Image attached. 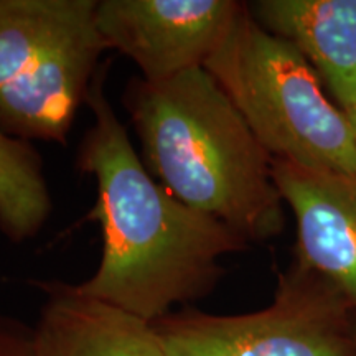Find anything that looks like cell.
<instances>
[{"label":"cell","mask_w":356,"mask_h":356,"mask_svg":"<svg viewBox=\"0 0 356 356\" xmlns=\"http://www.w3.org/2000/svg\"><path fill=\"white\" fill-rule=\"evenodd\" d=\"M106 74L108 65H101L89 86L95 124L76 155V167L97 185L89 218L102 226V252L96 273L76 289L154 323L175 305L208 296L225 273L221 257L249 241L150 175L106 96Z\"/></svg>","instance_id":"6da1fadb"},{"label":"cell","mask_w":356,"mask_h":356,"mask_svg":"<svg viewBox=\"0 0 356 356\" xmlns=\"http://www.w3.org/2000/svg\"><path fill=\"white\" fill-rule=\"evenodd\" d=\"M122 104L145 168L178 200L249 243L282 233L273 157L203 66L159 83L132 78Z\"/></svg>","instance_id":"7a4b0ae2"},{"label":"cell","mask_w":356,"mask_h":356,"mask_svg":"<svg viewBox=\"0 0 356 356\" xmlns=\"http://www.w3.org/2000/svg\"><path fill=\"white\" fill-rule=\"evenodd\" d=\"M273 159L312 170L356 173V139L322 79L287 40L243 3L228 37L203 66Z\"/></svg>","instance_id":"3957f363"},{"label":"cell","mask_w":356,"mask_h":356,"mask_svg":"<svg viewBox=\"0 0 356 356\" xmlns=\"http://www.w3.org/2000/svg\"><path fill=\"white\" fill-rule=\"evenodd\" d=\"M97 0H0V131L66 144L108 50Z\"/></svg>","instance_id":"277c9868"},{"label":"cell","mask_w":356,"mask_h":356,"mask_svg":"<svg viewBox=\"0 0 356 356\" xmlns=\"http://www.w3.org/2000/svg\"><path fill=\"white\" fill-rule=\"evenodd\" d=\"M353 312L327 280L293 261L264 309H184L152 325L165 356H356Z\"/></svg>","instance_id":"5b68a950"},{"label":"cell","mask_w":356,"mask_h":356,"mask_svg":"<svg viewBox=\"0 0 356 356\" xmlns=\"http://www.w3.org/2000/svg\"><path fill=\"white\" fill-rule=\"evenodd\" d=\"M241 8L234 0H97L96 26L142 79L159 83L204 66Z\"/></svg>","instance_id":"8992f818"},{"label":"cell","mask_w":356,"mask_h":356,"mask_svg":"<svg viewBox=\"0 0 356 356\" xmlns=\"http://www.w3.org/2000/svg\"><path fill=\"white\" fill-rule=\"evenodd\" d=\"M273 177L296 218V261L356 310V173L312 170L273 159Z\"/></svg>","instance_id":"52a82bcc"},{"label":"cell","mask_w":356,"mask_h":356,"mask_svg":"<svg viewBox=\"0 0 356 356\" xmlns=\"http://www.w3.org/2000/svg\"><path fill=\"white\" fill-rule=\"evenodd\" d=\"M47 293L35 325L37 356H165L154 325L76 284L35 282Z\"/></svg>","instance_id":"ba28073f"},{"label":"cell","mask_w":356,"mask_h":356,"mask_svg":"<svg viewBox=\"0 0 356 356\" xmlns=\"http://www.w3.org/2000/svg\"><path fill=\"white\" fill-rule=\"evenodd\" d=\"M249 12L287 40L330 88L341 111L356 104V0H257Z\"/></svg>","instance_id":"9c48e42d"},{"label":"cell","mask_w":356,"mask_h":356,"mask_svg":"<svg viewBox=\"0 0 356 356\" xmlns=\"http://www.w3.org/2000/svg\"><path fill=\"white\" fill-rule=\"evenodd\" d=\"M51 208L42 155L32 142L0 131V233L13 244L32 239Z\"/></svg>","instance_id":"30bf717a"},{"label":"cell","mask_w":356,"mask_h":356,"mask_svg":"<svg viewBox=\"0 0 356 356\" xmlns=\"http://www.w3.org/2000/svg\"><path fill=\"white\" fill-rule=\"evenodd\" d=\"M0 356H37L33 328L0 314Z\"/></svg>","instance_id":"8fae6325"},{"label":"cell","mask_w":356,"mask_h":356,"mask_svg":"<svg viewBox=\"0 0 356 356\" xmlns=\"http://www.w3.org/2000/svg\"><path fill=\"white\" fill-rule=\"evenodd\" d=\"M346 119H348L350 126H351V131H353L355 134V139H356V104L353 106V108H350L348 111H343Z\"/></svg>","instance_id":"7c38bea8"}]
</instances>
